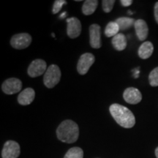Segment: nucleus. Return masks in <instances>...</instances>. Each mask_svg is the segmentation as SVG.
<instances>
[{
    "instance_id": "f257e3e1",
    "label": "nucleus",
    "mask_w": 158,
    "mask_h": 158,
    "mask_svg": "<svg viewBox=\"0 0 158 158\" xmlns=\"http://www.w3.org/2000/svg\"><path fill=\"white\" fill-rule=\"evenodd\" d=\"M110 113L118 125L124 128H132L135 124V118L130 109L120 104L114 103L109 108Z\"/></svg>"
},
{
    "instance_id": "f03ea898",
    "label": "nucleus",
    "mask_w": 158,
    "mask_h": 158,
    "mask_svg": "<svg viewBox=\"0 0 158 158\" xmlns=\"http://www.w3.org/2000/svg\"><path fill=\"white\" fill-rule=\"evenodd\" d=\"M56 135L59 141L64 143H75L78 140L79 136L78 124L72 120H64L57 128Z\"/></svg>"
},
{
    "instance_id": "7ed1b4c3",
    "label": "nucleus",
    "mask_w": 158,
    "mask_h": 158,
    "mask_svg": "<svg viewBox=\"0 0 158 158\" xmlns=\"http://www.w3.org/2000/svg\"><path fill=\"white\" fill-rule=\"evenodd\" d=\"M62 73L59 66L56 64H51L47 69L44 74L43 83L47 88H54L60 81Z\"/></svg>"
},
{
    "instance_id": "20e7f679",
    "label": "nucleus",
    "mask_w": 158,
    "mask_h": 158,
    "mask_svg": "<svg viewBox=\"0 0 158 158\" xmlns=\"http://www.w3.org/2000/svg\"><path fill=\"white\" fill-rule=\"evenodd\" d=\"M31 43V37L28 33H20L13 35L10 40V44L13 48L18 50L27 48Z\"/></svg>"
},
{
    "instance_id": "39448f33",
    "label": "nucleus",
    "mask_w": 158,
    "mask_h": 158,
    "mask_svg": "<svg viewBox=\"0 0 158 158\" xmlns=\"http://www.w3.org/2000/svg\"><path fill=\"white\" fill-rule=\"evenodd\" d=\"M95 58L92 54L85 53L81 56L77 64V70L80 75H85L87 73L92 64H94Z\"/></svg>"
},
{
    "instance_id": "423d86ee",
    "label": "nucleus",
    "mask_w": 158,
    "mask_h": 158,
    "mask_svg": "<svg viewBox=\"0 0 158 158\" xmlns=\"http://www.w3.org/2000/svg\"><path fill=\"white\" fill-rule=\"evenodd\" d=\"M47 69L48 68H47L46 62L43 59H37L31 62L27 70V73L31 78H36L40 76L43 73L45 74Z\"/></svg>"
},
{
    "instance_id": "0eeeda50",
    "label": "nucleus",
    "mask_w": 158,
    "mask_h": 158,
    "mask_svg": "<svg viewBox=\"0 0 158 158\" xmlns=\"http://www.w3.org/2000/svg\"><path fill=\"white\" fill-rule=\"evenodd\" d=\"M22 88V82L19 78H10L5 80L2 85V89L7 94H14L19 92Z\"/></svg>"
},
{
    "instance_id": "6e6552de",
    "label": "nucleus",
    "mask_w": 158,
    "mask_h": 158,
    "mask_svg": "<svg viewBox=\"0 0 158 158\" xmlns=\"http://www.w3.org/2000/svg\"><path fill=\"white\" fill-rule=\"evenodd\" d=\"M21 153L19 144L14 141H7L2 151V158H18Z\"/></svg>"
},
{
    "instance_id": "1a4fd4ad",
    "label": "nucleus",
    "mask_w": 158,
    "mask_h": 158,
    "mask_svg": "<svg viewBox=\"0 0 158 158\" xmlns=\"http://www.w3.org/2000/svg\"><path fill=\"white\" fill-rule=\"evenodd\" d=\"M68 27H67V34L71 39L78 37L81 32V23L76 17H72L67 19Z\"/></svg>"
},
{
    "instance_id": "9d476101",
    "label": "nucleus",
    "mask_w": 158,
    "mask_h": 158,
    "mask_svg": "<svg viewBox=\"0 0 158 158\" xmlns=\"http://www.w3.org/2000/svg\"><path fill=\"white\" fill-rule=\"evenodd\" d=\"M89 43L93 48H100L102 46L101 28L98 24H92L89 27Z\"/></svg>"
},
{
    "instance_id": "9b49d317",
    "label": "nucleus",
    "mask_w": 158,
    "mask_h": 158,
    "mask_svg": "<svg viewBox=\"0 0 158 158\" xmlns=\"http://www.w3.org/2000/svg\"><path fill=\"white\" fill-rule=\"evenodd\" d=\"M124 100L129 104H138L141 101L142 94L138 89L129 87L124 90L123 93Z\"/></svg>"
},
{
    "instance_id": "f8f14e48",
    "label": "nucleus",
    "mask_w": 158,
    "mask_h": 158,
    "mask_svg": "<svg viewBox=\"0 0 158 158\" xmlns=\"http://www.w3.org/2000/svg\"><path fill=\"white\" fill-rule=\"evenodd\" d=\"M134 27L135 29V33L139 40L143 41L147 38L149 34V28L145 21L142 19H138L135 21Z\"/></svg>"
},
{
    "instance_id": "ddd939ff",
    "label": "nucleus",
    "mask_w": 158,
    "mask_h": 158,
    "mask_svg": "<svg viewBox=\"0 0 158 158\" xmlns=\"http://www.w3.org/2000/svg\"><path fill=\"white\" fill-rule=\"evenodd\" d=\"M35 97V92L32 88H27L23 90L18 97V102L20 105L27 106L33 102Z\"/></svg>"
},
{
    "instance_id": "4468645a",
    "label": "nucleus",
    "mask_w": 158,
    "mask_h": 158,
    "mask_svg": "<svg viewBox=\"0 0 158 158\" xmlns=\"http://www.w3.org/2000/svg\"><path fill=\"white\" fill-rule=\"evenodd\" d=\"M154 51L153 44L149 41L144 42L143 44L141 45L138 51V56L140 58L143 59H149L152 56Z\"/></svg>"
},
{
    "instance_id": "2eb2a0df",
    "label": "nucleus",
    "mask_w": 158,
    "mask_h": 158,
    "mask_svg": "<svg viewBox=\"0 0 158 158\" xmlns=\"http://www.w3.org/2000/svg\"><path fill=\"white\" fill-rule=\"evenodd\" d=\"M112 45L114 48L118 51L124 50L127 47V38L122 33H118L112 38Z\"/></svg>"
},
{
    "instance_id": "dca6fc26",
    "label": "nucleus",
    "mask_w": 158,
    "mask_h": 158,
    "mask_svg": "<svg viewBox=\"0 0 158 158\" xmlns=\"http://www.w3.org/2000/svg\"><path fill=\"white\" fill-rule=\"evenodd\" d=\"M98 5V0H86L82 6V13L85 15H90L95 12Z\"/></svg>"
},
{
    "instance_id": "f3484780",
    "label": "nucleus",
    "mask_w": 158,
    "mask_h": 158,
    "mask_svg": "<svg viewBox=\"0 0 158 158\" xmlns=\"http://www.w3.org/2000/svg\"><path fill=\"white\" fill-rule=\"evenodd\" d=\"M116 22L119 27L120 30H126L130 29L135 24V21L133 19L128 17H120L116 20Z\"/></svg>"
},
{
    "instance_id": "a211bd4d",
    "label": "nucleus",
    "mask_w": 158,
    "mask_h": 158,
    "mask_svg": "<svg viewBox=\"0 0 158 158\" xmlns=\"http://www.w3.org/2000/svg\"><path fill=\"white\" fill-rule=\"evenodd\" d=\"M120 29L116 21H110L106 26L105 29V35L107 37H114L115 35L118 34Z\"/></svg>"
},
{
    "instance_id": "6ab92c4d",
    "label": "nucleus",
    "mask_w": 158,
    "mask_h": 158,
    "mask_svg": "<svg viewBox=\"0 0 158 158\" xmlns=\"http://www.w3.org/2000/svg\"><path fill=\"white\" fill-rule=\"evenodd\" d=\"M84 152L79 147H73L70 149L64 155V158H83Z\"/></svg>"
},
{
    "instance_id": "aec40b11",
    "label": "nucleus",
    "mask_w": 158,
    "mask_h": 158,
    "mask_svg": "<svg viewBox=\"0 0 158 158\" xmlns=\"http://www.w3.org/2000/svg\"><path fill=\"white\" fill-rule=\"evenodd\" d=\"M149 81L152 86H158V67L152 70L149 73Z\"/></svg>"
},
{
    "instance_id": "412c9836",
    "label": "nucleus",
    "mask_w": 158,
    "mask_h": 158,
    "mask_svg": "<svg viewBox=\"0 0 158 158\" xmlns=\"http://www.w3.org/2000/svg\"><path fill=\"white\" fill-rule=\"evenodd\" d=\"M114 3V0H103L102 2V7L105 13H110L113 9Z\"/></svg>"
},
{
    "instance_id": "4be33fe9",
    "label": "nucleus",
    "mask_w": 158,
    "mask_h": 158,
    "mask_svg": "<svg viewBox=\"0 0 158 158\" xmlns=\"http://www.w3.org/2000/svg\"><path fill=\"white\" fill-rule=\"evenodd\" d=\"M67 2L65 0H56L54 2V5H53V9H52V13L54 14H56L62 9V6L64 5H66Z\"/></svg>"
},
{
    "instance_id": "5701e85b",
    "label": "nucleus",
    "mask_w": 158,
    "mask_h": 158,
    "mask_svg": "<svg viewBox=\"0 0 158 158\" xmlns=\"http://www.w3.org/2000/svg\"><path fill=\"white\" fill-rule=\"evenodd\" d=\"M120 2L124 7H128V6L131 5L132 3H133V1L132 0H121Z\"/></svg>"
},
{
    "instance_id": "b1692460",
    "label": "nucleus",
    "mask_w": 158,
    "mask_h": 158,
    "mask_svg": "<svg viewBox=\"0 0 158 158\" xmlns=\"http://www.w3.org/2000/svg\"><path fill=\"white\" fill-rule=\"evenodd\" d=\"M155 21L156 22L158 23V2H157L155 3Z\"/></svg>"
},
{
    "instance_id": "393cba45",
    "label": "nucleus",
    "mask_w": 158,
    "mask_h": 158,
    "mask_svg": "<svg viewBox=\"0 0 158 158\" xmlns=\"http://www.w3.org/2000/svg\"><path fill=\"white\" fill-rule=\"evenodd\" d=\"M134 71H135V73H134V77L135 78H138V76H139V70H138V68H136L135 70H134Z\"/></svg>"
},
{
    "instance_id": "a878e982",
    "label": "nucleus",
    "mask_w": 158,
    "mask_h": 158,
    "mask_svg": "<svg viewBox=\"0 0 158 158\" xmlns=\"http://www.w3.org/2000/svg\"><path fill=\"white\" fill-rule=\"evenodd\" d=\"M66 15H67V12H64V13L61 14L60 18H61V19H63V18H64L65 16H66Z\"/></svg>"
},
{
    "instance_id": "bb28decb",
    "label": "nucleus",
    "mask_w": 158,
    "mask_h": 158,
    "mask_svg": "<svg viewBox=\"0 0 158 158\" xmlns=\"http://www.w3.org/2000/svg\"><path fill=\"white\" fill-rule=\"evenodd\" d=\"M155 155L156 157H157V158H158V147L155 149Z\"/></svg>"
},
{
    "instance_id": "cd10ccee",
    "label": "nucleus",
    "mask_w": 158,
    "mask_h": 158,
    "mask_svg": "<svg viewBox=\"0 0 158 158\" xmlns=\"http://www.w3.org/2000/svg\"><path fill=\"white\" fill-rule=\"evenodd\" d=\"M128 13H129V14H133V12H131V11H128Z\"/></svg>"
},
{
    "instance_id": "c85d7f7f",
    "label": "nucleus",
    "mask_w": 158,
    "mask_h": 158,
    "mask_svg": "<svg viewBox=\"0 0 158 158\" xmlns=\"http://www.w3.org/2000/svg\"><path fill=\"white\" fill-rule=\"evenodd\" d=\"M52 36H53V37H55V35H54V33H52Z\"/></svg>"
}]
</instances>
